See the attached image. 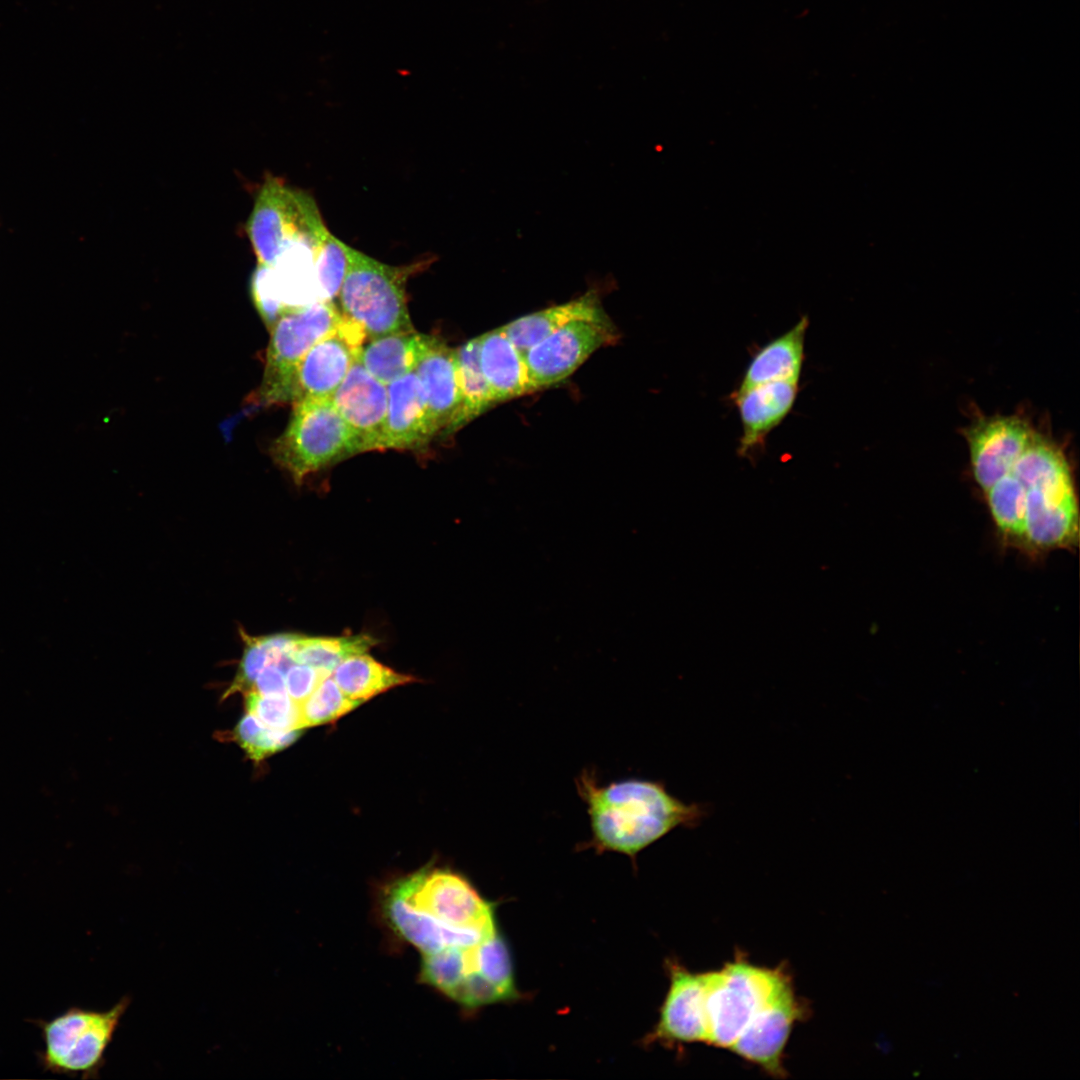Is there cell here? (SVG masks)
<instances>
[{"instance_id": "cell-28", "label": "cell", "mask_w": 1080, "mask_h": 1080, "mask_svg": "<svg viewBox=\"0 0 1080 1080\" xmlns=\"http://www.w3.org/2000/svg\"><path fill=\"white\" fill-rule=\"evenodd\" d=\"M352 247L329 231L321 241L314 260V275L321 300L338 297L347 273Z\"/></svg>"}, {"instance_id": "cell-25", "label": "cell", "mask_w": 1080, "mask_h": 1080, "mask_svg": "<svg viewBox=\"0 0 1080 1080\" xmlns=\"http://www.w3.org/2000/svg\"><path fill=\"white\" fill-rule=\"evenodd\" d=\"M455 363L460 410L451 434L496 404L480 367L479 337L455 349Z\"/></svg>"}, {"instance_id": "cell-23", "label": "cell", "mask_w": 1080, "mask_h": 1080, "mask_svg": "<svg viewBox=\"0 0 1080 1080\" xmlns=\"http://www.w3.org/2000/svg\"><path fill=\"white\" fill-rule=\"evenodd\" d=\"M430 335L414 331L369 339L358 358L366 370L385 385L414 370Z\"/></svg>"}, {"instance_id": "cell-11", "label": "cell", "mask_w": 1080, "mask_h": 1080, "mask_svg": "<svg viewBox=\"0 0 1080 1080\" xmlns=\"http://www.w3.org/2000/svg\"><path fill=\"white\" fill-rule=\"evenodd\" d=\"M807 1015V1006L796 995L791 980L756 1014L730 1050L767 1074L783 1078L787 1072L786 1044L794 1025Z\"/></svg>"}, {"instance_id": "cell-20", "label": "cell", "mask_w": 1080, "mask_h": 1080, "mask_svg": "<svg viewBox=\"0 0 1080 1080\" xmlns=\"http://www.w3.org/2000/svg\"><path fill=\"white\" fill-rule=\"evenodd\" d=\"M479 362L495 403L534 391L524 354L502 327L479 336Z\"/></svg>"}, {"instance_id": "cell-32", "label": "cell", "mask_w": 1080, "mask_h": 1080, "mask_svg": "<svg viewBox=\"0 0 1080 1080\" xmlns=\"http://www.w3.org/2000/svg\"><path fill=\"white\" fill-rule=\"evenodd\" d=\"M251 294L254 304L268 329L289 309L278 299L268 276L267 267L258 264L251 279Z\"/></svg>"}, {"instance_id": "cell-7", "label": "cell", "mask_w": 1080, "mask_h": 1080, "mask_svg": "<svg viewBox=\"0 0 1080 1080\" xmlns=\"http://www.w3.org/2000/svg\"><path fill=\"white\" fill-rule=\"evenodd\" d=\"M342 312L332 300H318L287 310L271 327L258 400L265 405L294 402L298 371L309 349L330 333Z\"/></svg>"}, {"instance_id": "cell-1", "label": "cell", "mask_w": 1080, "mask_h": 1080, "mask_svg": "<svg viewBox=\"0 0 1080 1080\" xmlns=\"http://www.w3.org/2000/svg\"><path fill=\"white\" fill-rule=\"evenodd\" d=\"M585 803L591 838L583 844L597 853L616 852L634 859L677 827H694L705 809L670 794L658 781L628 778L601 784L594 770L575 779Z\"/></svg>"}, {"instance_id": "cell-18", "label": "cell", "mask_w": 1080, "mask_h": 1080, "mask_svg": "<svg viewBox=\"0 0 1080 1080\" xmlns=\"http://www.w3.org/2000/svg\"><path fill=\"white\" fill-rule=\"evenodd\" d=\"M385 449H419L435 432L420 379L413 371L387 385Z\"/></svg>"}, {"instance_id": "cell-34", "label": "cell", "mask_w": 1080, "mask_h": 1080, "mask_svg": "<svg viewBox=\"0 0 1080 1080\" xmlns=\"http://www.w3.org/2000/svg\"><path fill=\"white\" fill-rule=\"evenodd\" d=\"M253 691L265 696L287 694L285 674L275 665H267L258 675Z\"/></svg>"}, {"instance_id": "cell-35", "label": "cell", "mask_w": 1080, "mask_h": 1080, "mask_svg": "<svg viewBox=\"0 0 1080 1080\" xmlns=\"http://www.w3.org/2000/svg\"><path fill=\"white\" fill-rule=\"evenodd\" d=\"M265 725L251 713L245 714L238 722L233 732L234 739L248 752L256 739L264 730Z\"/></svg>"}, {"instance_id": "cell-8", "label": "cell", "mask_w": 1080, "mask_h": 1080, "mask_svg": "<svg viewBox=\"0 0 1080 1080\" xmlns=\"http://www.w3.org/2000/svg\"><path fill=\"white\" fill-rule=\"evenodd\" d=\"M397 885L412 906L444 924L487 933L497 931L493 905L454 872L422 870Z\"/></svg>"}, {"instance_id": "cell-24", "label": "cell", "mask_w": 1080, "mask_h": 1080, "mask_svg": "<svg viewBox=\"0 0 1080 1080\" xmlns=\"http://www.w3.org/2000/svg\"><path fill=\"white\" fill-rule=\"evenodd\" d=\"M331 676L345 695L362 702L396 686L416 681L414 677L398 673L366 653L346 658L334 668Z\"/></svg>"}, {"instance_id": "cell-9", "label": "cell", "mask_w": 1080, "mask_h": 1080, "mask_svg": "<svg viewBox=\"0 0 1080 1080\" xmlns=\"http://www.w3.org/2000/svg\"><path fill=\"white\" fill-rule=\"evenodd\" d=\"M131 1003L124 996L107 1011L72 1010L45 1028L50 1064L69 1071H90L101 1062Z\"/></svg>"}, {"instance_id": "cell-22", "label": "cell", "mask_w": 1080, "mask_h": 1080, "mask_svg": "<svg viewBox=\"0 0 1080 1080\" xmlns=\"http://www.w3.org/2000/svg\"><path fill=\"white\" fill-rule=\"evenodd\" d=\"M598 295L589 291L570 302L551 306L502 326L507 337L524 354L560 327L577 320H606Z\"/></svg>"}, {"instance_id": "cell-12", "label": "cell", "mask_w": 1080, "mask_h": 1080, "mask_svg": "<svg viewBox=\"0 0 1080 1080\" xmlns=\"http://www.w3.org/2000/svg\"><path fill=\"white\" fill-rule=\"evenodd\" d=\"M670 985L660 1009L659 1019L649 1041L670 1044L707 1043V994L709 972H691L678 963H670Z\"/></svg>"}, {"instance_id": "cell-4", "label": "cell", "mask_w": 1080, "mask_h": 1080, "mask_svg": "<svg viewBox=\"0 0 1080 1080\" xmlns=\"http://www.w3.org/2000/svg\"><path fill=\"white\" fill-rule=\"evenodd\" d=\"M785 967H762L742 953L709 972L707 1044L730 1049L756 1014L791 981Z\"/></svg>"}, {"instance_id": "cell-16", "label": "cell", "mask_w": 1080, "mask_h": 1080, "mask_svg": "<svg viewBox=\"0 0 1080 1080\" xmlns=\"http://www.w3.org/2000/svg\"><path fill=\"white\" fill-rule=\"evenodd\" d=\"M798 391L799 380H780L734 392L742 424L741 457L752 460L765 449L768 434L790 413Z\"/></svg>"}, {"instance_id": "cell-30", "label": "cell", "mask_w": 1080, "mask_h": 1080, "mask_svg": "<svg viewBox=\"0 0 1080 1080\" xmlns=\"http://www.w3.org/2000/svg\"><path fill=\"white\" fill-rule=\"evenodd\" d=\"M247 713L253 714L266 727L280 730L300 729V708L287 694L265 696L250 691L245 694Z\"/></svg>"}, {"instance_id": "cell-17", "label": "cell", "mask_w": 1080, "mask_h": 1080, "mask_svg": "<svg viewBox=\"0 0 1080 1080\" xmlns=\"http://www.w3.org/2000/svg\"><path fill=\"white\" fill-rule=\"evenodd\" d=\"M384 911L392 928L421 953L431 954L448 946L475 945L496 934L449 926L412 906L397 883L384 899Z\"/></svg>"}, {"instance_id": "cell-2", "label": "cell", "mask_w": 1080, "mask_h": 1080, "mask_svg": "<svg viewBox=\"0 0 1080 1080\" xmlns=\"http://www.w3.org/2000/svg\"><path fill=\"white\" fill-rule=\"evenodd\" d=\"M1008 472L1022 493L1020 544L1038 550L1073 544L1078 538L1079 511L1062 452L1035 434Z\"/></svg>"}, {"instance_id": "cell-27", "label": "cell", "mask_w": 1080, "mask_h": 1080, "mask_svg": "<svg viewBox=\"0 0 1080 1080\" xmlns=\"http://www.w3.org/2000/svg\"><path fill=\"white\" fill-rule=\"evenodd\" d=\"M473 946H448L425 954L420 973L422 981L450 997L468 974L477 972Z\"/></svg>"}, {"instance_id": "cell-33", "label": "cell", "mask_w": 1080, "mask_h": 1080, "mask_svg": "<svg viewBox=\"0 0 1080 1080\" xmlns=\"http://www.w3.org/2000/svg\"><path fill=\"white\" fill-rule=\"evenodd\" d=\"M330 672L306 664L294 663L285 673L287 695L297 704L305 701Z\"/></svg>"}, {"instance_id": "cell-26", "label": "cell", "mask_w": 1080, "mask_h": 1080, "mask_svg": "<svg viewBox=\"0 0 1080 1080\" xmlns=\"http://www.w3.org/2000/svg\"><path fill=\"white\" fill-rule=\"evenodd\" d=\"M376 644L377 640L368 634L342 637H309L299 634L292 658L296 663L331 673L346 658L366 653Z\"/></svg>"}, {"instance_id": "cell-13", "label": "cell", "mask_w": 1080, "mask_h": 1080, "mask_svg": "<svg viewBox=\"0 0 1080 1080\" xmlns=\"http://www.w3.org/2000/svg\"><path fill=\"white\" fill-rule=\"evenodd\" d=\"M366 337L363 327L342 313L337 326L316 342L302 360L295 401L331 399L358 357Z\"/></svg>"}, {"instance_id": "cell-21", "label": "cell", "mask_w": 1080, "mask_h": 1080, "mask_svg": "<svg viewBox=\"0 0 1080 1080\" xmlns=\"http://www.w3.org/2000/svg\"><path fill=\"white\" fill-rule=\"evenodd\" d=\"M809 320L803 316L786 333L762 347L752 358L736 391L780 380H799Z\"/></svg>"}, {"instance_id": "cell-19", "label": "cell", "mask_w": 1080, "mask_h": 1080, "mask_svg": "<svg viewBox=\"0 0 1080 1080\" xmlns=\"http://www.w3.org/2000/svg\"><path fill=\"white\" fill-rule=\"evenodd\" d=\"M414 372L426 394L435 437L449 436L460 410L455 349L429 336Z\"/></svg>"}, {"instance_id": "cell-5", "label": "cell", "mask_w": 1080, "mask_h": 1080, "mask_svg": "<svg viewBox=\"0 0 1080 1080\" xmlns=\"http://www.w3.org/2000/svg\"><path fill=\"white\" fill-rule=\"evenodd\" d=\"M327 232L313 198L277 179L262 186L247 224L258 264L269 267L289 252L316 251Z\"/></svg>"}, {"instance_id": "cell-14", "label": "cell", "mask_w": 1080, "mask_h": 1080, "mask_svg": "<svg viewBox=\"0 0 1080 1080\" xmlns=\"http://www.w3.org/2000/svg\"><path fill=\"white\" fill-rule=\"evenodd\" d=\"M331 400L350 429L358 453L384 450L387 385L371 375L358 357Z\"/></svg>"}, {"instance_id": "cell-6", "label": "cell", "mask_w": 1080, "mask_h": 1080, "mask_svg": "<svg viewBox=\"0 0 1080 1080\" xmlns=\"http://www.w3.org/2000/svg\"><path fill=\"white\" fill-rule=\"evenodd\" d=\"M274 461L295 483L320 469L358 454L353 435L329 398H302L284 432L271 448Z\"/></svg>"}, {"instance_id": "cell-29", "label": "cell", "mask_w": 1080, "mask_h": 1080, "mask_svg": "<svg viewBox=\"0 0 1080 1080\" xmlns=\"http://www.w3.org/2000/svg\"><path fill=\"white\" fill-rule=\"evenodd\" d=\"M362 701L345 695L332 676L326 677L314 692L300 705V729L332 722L357 706Z\"/></svg>"}, {"instance_id": "cell-15", "label": "cell", "mask_w": 1080, "mask_h": 1080, "mask_svg": "<svg viewBox=\"0 0 1080 1080\" xmlns=\"http://www.w3.org/2000/svg\"><path fill=\"white\" fill-rule=\"evenodd\" d=\"M1034 435L1030 426L1015 416L984 419L968 430L972 470L983 491L1011 468Z\"/></svg>"}, {"instance_id": "cell-3", "label": "cell", "mask_w": 1080, "mask_h": 1080, "mask_svg": "<svg viewBox=\"0 0 1080 1080\" xmlns=\"http://www.w3.org/2000/svg\"><path fill=\"white\" fill-rule=\"evenodd\" d=\"M420 265L391 266L352 248L338 294L341 312L360 324L369 339L414 331L405 288Z\"/></svg>"}, {"instance_id": "cell-10", "label": "cell", "mask_w": 1080, "mask_h": 1080, "mask_svg": "<svg viewBox=\"0 0 1080 1080\" xmlns=\"http://www.w3.org/2000/svg\"><path fill=\"white\" fill-rule=\"evenodd\" d=\"M617 338L609 319L572 321L550 333L524 353L534 391L566 379L592 353Z\"/></svg>"}, {"instance_id": "cell-31", "label": "cell", "mask_w": 1080, "mask_h": 1080, "mask_svg": "<svg viewBox=\"0 0 1080 1080\" xmlns=\"http://www.w3.org/2000/svg\"><path fill=\"white\" fill-rule=\"evenodd\" d=\"M240 634L244 642V651L236 676L224 694L225 697L237 692L245 695L252 691L256 678L269 665V652L260 636H250L243 630Z\"/></svg>"}]
</instances>
